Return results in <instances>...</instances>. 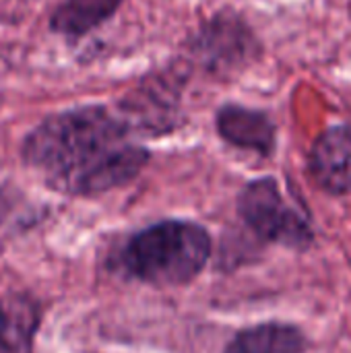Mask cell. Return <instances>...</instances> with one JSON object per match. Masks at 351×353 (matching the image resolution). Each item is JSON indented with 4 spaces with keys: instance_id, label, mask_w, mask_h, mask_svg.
Returning a JSON list of instances; mask_svg holds the SVG:
<instances>
[{
    "instance_id": "1",
    "label": "cell",
    "mask_w": 351,
    "mask_h": 353,
    "mask_svg": "<svg viewBox=\"0 0 351 353\" xmlns=\"http://www.w3.org/2000/svg\"><path fill=\"white\" fill-rule=\"evenodd\" d=\"M118 110L81 105L43 118L21 143V159L52 190L97 196L130 184L151 155Z\"/></svg>"
},
{
    "instance_id": "2",
    "label": "cell",
    "mask_w": 351,
    "mask_h": 353,
    "mask_svg": "<svg viewBox=\"0 0 351 353\" xmlns=\"http://www.w3.org/2000/svg\"><path fill=\"white\" fill-rule=\"evenodd\" d=\"M211 234L190 219H163L126 240L118 265L130 279L153 288L194 281L211 259Z\"/></svg>"
},
{
    "instance_id": "3",
    "label": "cell",
    "mask_w": 351,
    "mask_h": 353,
    "mask_svg": "<svg viewBox=\"0 0 351 353\" xmlns=\"http://www.w3.org/2000/svg\"><path fill=\"white\" fill-rule=\"evenodd\" d=\"M238 215L259 240L269 244L306 250L314 240L310 221L285 199L275 178L248 182L238 194Z\"/></svg>"
},
{
    "instance_id": "4",
    "label": "cell",
    "mask_w": 351,
    "mask_h": 353,
    "mask_svg": "<svg viewBox=\"0 0 351 353\" xmlns=\"http://www.w3.org/2000/svg\"><path fill=\"white\" fill-rule=\"evenodd\" d=\"M186 52L203 72L230 79L259 56L261 43L242 17L219 12L199 27L186 43Z\"/></svg>"
},
{
    "instance_id": "5",
    "label": "cell",
    "mask_w": 351,
    "mask_h": 353,
    "mask_svg": "<svg viewBox=\"0 0 351 353\" xmlns=\"http://www.w3.org/2000/svg\"><path fill=\"white\" fill-rule=\"evenodd\" d=\"M180 77L155 74L116 108L132 132H170L180 103Z\"/></svg>"
},
{
    "instance_id": "6",
    "label": "cell",
    "mask_w": 351,
    "mask_h": 353,
    "mask_svg": "<svg viewBox=\"0 0 351 353\" xmlns=\"http://www.w3.org/2000/svg\"><path fill=\"white\" fill-rule=\"evenodd\" d=\"M308 172L317 186L327 194H351L350 126L337 124L321 132L308 153Z\"/></svg>"
},
{
    "instance_id": "7",
    "label": "cell",
    "mask_w": 351,
    "mask_h": 353,
    "mask_svg": "<svg viewBox=\"0 0 351 353\" xmlns=\"http://www.w3.org/2000/svg\"><path fill=\"white\" fill-rule=\"evenodd\" d=\"M215 126L219 137L232 147L254 151L263 157L275 151V124L261 110L225 103L217 110Z\"/></svg>"
},
{
    "instance_id": "8",
    "label": "cell",
    "mask_w": 351,
    "mask_h": 353,
    "mask_svg": "<svg viewBox=\"0 0 351 353\" xmlns=\"http://www.w3.org/2000/svg\"><path fill=\"white\" fill-rule=\"evenodd\" d=\"M39 325L41 310L33 298L0 296V353H33Z\"/></svg>"
},
{
    "instance_id": "9",
    "label": "cell",
    "mask_w": 351,
    "mask_h": 353,
    "mask_svg": "<svg viewBox=\"0 0 351 353\" xmlns=\"http://www.w3.org/2000/svg\"><path fill=\"white\" fill-rule=\"evenodd\" d=\"M308 337L290 323H261L242 329L225 345L223 353H306Z\"/></svg>"
},
{
    "instance_id": "10",
    "label": "cell",
    "mask_w": 351,
    "mask_h": 353,
    "mask_svg": "<svg viewBox=\"0 0 351 353\" xmlns=\"http://www.w3.org/2000/svg\"><path fill=\"white\" fill-rule=\"evenodd\" d=\"M122 2L124 0H62L50 17V27L58 35L79 39L112 19Z\"/></svg>"
},
{
    "instance_id": "11",
    "label": "cell",
    "mask_w": 351,
    "mask_h": 353,
    "mask_svg": "<svg viewBox=\"0 0 351 353\" xmlns=\"http://www.w3.org/2000/svg\"><path fill=\"white\" fill-rule=\"evenodd\" d=\"M4 213V199H2V194H0V215Z\"/></svg>"
}]
</instances>
